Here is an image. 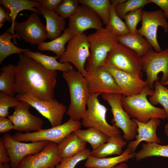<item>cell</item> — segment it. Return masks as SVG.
Listing matches in <instances>:
<instances>
[{"instance_id":"obj_1","label":"cell","mask_w":168,"mask_h":168,"mask_svg":"<svg viewBox=\"0 0 168 168\" xmlns=\"http://www.w3.org/2000/svg\"><path fill=\"white\" fill-rule=\"evenodd\" d=\"M57 76L56 71L47 69L24 53L19 54L15 66L16 93L51 100L54 98Z\"/></svg>"},{"instance_id":"obj_2","label":"cell","mask_w":168,"mask_h":168,"mask_svg":"<svg viewBox=\"0 0 168 168\" xmlns=\"http://www.w3.org/2000/svg\"><path fill=\"white\" fill-rule=\"evenodd\" d=\"M62 76L67 83L70 95V104L66 113L70 119L80 121L86 112L90 94L86 79L74 69L63 72Z\"/></svg>"},{"instance_id":"obj_3","label":"cell","mask_w":168,"mask_h":168,"mask_svg":"<svg viewBox=\"0 0 168 168\" xmlns=\"http://www.w3.org/2000/svg\"><path fill=\"white\" fill-rule=\"evenodd\" d=\"M154 91V90L147 85L138 94L129 96L122 95V106L130 117L144 123L152 118L163 120L166 119L164 109L152 105L147 99V96H152Z\"/></svg>"},{"instance_id":"obj_4","label":"cell","mask_w":168,"mask_h":168,"mask_svg":"<svg viewBox=\"0 0 168 168\" xmlns=\"http://www.w3.org/2000/svg\"><path fill=\"white\" fill-rule=\"evenodd\" d=\"M87 36L90 53L85 65L87 72L101 67L109 53L119 44L117 37L105 28L103 27Z\"/></svg>"},{"instance_id":"obj_5","label":"cell","mask_w":168,"mask_h":168,"mask_svg":"<svg viewBox=\"0 0 168 168\" xmlns=\"http://www.w3.org/2000/svg\"><path fill=\"white\" fill-rule=\"evenodd\" d=\"M99 95L90 94L87 104V109L82 119V125L86 128H96L109 138L120 135V131L117 127L107 122L106 117L108 109L100 103L98 98Z\"/></svg>"},{"instance_id":"obj_6","label":"cell","mask_w":168,"mask_h":168,"mask_svg":"<svg viewBox=\"0 0 168 168\" xmlns=\"http://www.w3.org/2000/svg\"><path fill=\"white\" fill-rule=\"evenodd\" d=\"M82 125L80 121L70 119L65 123L51 128L28 133L17 132L12 137L16 140L21 142L44 141L58 144L70 133L81 129Z\"/></svg>"},{"instance_id":"obj_7","label":"cell","mask_w":168,"mask_h":168,"mask_svg":"<svg viewBox=\"0 0 168 168\" xmlns=\"http://www.w3.org/2000/svg\"><path fill=\"white\" fill-rule=\"evenodd\" d=\"M105 63L142 79L141 58L134 51L119 44L108 54Z\"/></svg>"},{"instance_id":"obj_8","label":"cell","mask_w":168,"mask_h":168,"mask_svg":"<svg viewBox=\"0 0 168 168\" xmlns=\"http://www.w3.org/2000/svg\"><path fill=\"white\" fill-rule=\"evenodd\" d=\"M122 95L120 93H104L102 94L103 100L107 101L111 107V111L114 124L122 131L123 137L126 141L135 139L137 135L138 124L123 108L121 103Z\"/></svg>"},{"instance_id":"obj_9","label":"cell","mask_w":168,"mask_h":168,"mask_svg":"<svg viewBox=\"0 0 168 168\" xmlns=\"http://www.w3.org/2000/svg\"><path fill=\"white\" fill-rule=\"evenodd\" d=\"M90 53L88 36L84 33L74 36L68 42L65 51L58 61L72 63L85 77L87 73L85 65Z\"/></svg>"},{"instance_id":"obj_10","label":"cell","mask_w":168,"mask_h":168,"mask_svg":"<svg viewBox=\"0 0 168 168\" xmlns=\"http://www.w3.org/2000/svg\"><path fill=\"white\" fill-rule=\"evenodd\" d=\"M142 71L146 74L147 85L153 89L155 82L159 79L158 74L162 72L160 82L163 84L168 81V48L159 52L150 50L141 58Z\"/></svg>"},{"instance_id":"obj_11","label":"cell","mask_w":168,"mask_h":168,"mask_svg":"<svg viewBox=\"0 0 168 168\" xmlns=\"http://www.w3.org/2000/svg\"><path fill=\"white\" fill-rule=\"evenodd\" d=\"M16 97L19 101L26 102L35 108L49 120L52 127L62 124L63 116L67 110L64 105L54 98L50 101L44 100L25 94H17Z\"/></svg>"},{"instance_id":"obj_12","label":"cell","mask_w":168,"mask_h":168,"mask_svg":"<svg viewBox=\"0 0 168 168\" xmlns=\"http://www.w3.org/2000/svg\"><path fill=\"white\" fill-rule=\"evenodd\" d=\"M142 26L136 32L146 38L155 51H161L162 49L157 39L158 27H162L166 33H168V22L163 12L161 9L142 10Z\"/></svg>"},{"instance_id":"obj_13","label":"cell","mask_w":168,"mask_h":168,"mask_svg":"<svg viewBox=\"0 0 168 168\" xmlns=\"http://www.w3.org/2000/svg\"><path fill=\"white\" fill-rule=\"evenodd\" d=\"M2 138L10 158L11 168H17L19 163L24 158L39 153L49 142L44 141L24 143L16 140L8 133L4 134Z\"/></svg>"},{"instance_id":"obj_14","label":"cell","mask_w":168,"mask_h":168,"mask_svg":"<svg viewBox=\"0 0 168 168\" xmlns=\"http://www.w3.org/2000/svg\"><path fill=\"white\" fill-rule=\"evenodd\" d=\"M14 29L16 38L31 44L38 45L47 38L45 26L36 12L31 14L23 22L16 21Z\"/></svg>"},{"instance_id":"obj_15","label":"cell","mask_w":168,"mask_h":168,"mask_svg":"<svg viewBox=\"0 0 168 168\" xmlns=\"http://www.w3.org/2000/svg\"><path fill=\"white\" fill-rule=\"evenodd\" d=\"M103 24L100 17L94 11L88 6L81 4L68 18V28L75 36L83 34L88 29L99 30L103 27Z\"/></svg>"},{"instance_id":"obj_16","label":"cell","mask_w":168,"mask_h":168,"mask_svg":"<svg viewBox=\"0 0 168 168\" xmlns=\"http://www.w3.org/2000/svg\"><path fill=\"white\" fill-rule=\"evenodd\" d=\"M62 158L58 152L57 144L49 142L39 153L24 158L17 168H55Z\"/></svg>"},{"instance_id":"obj_17","label":"cell","mask_w":168,"mask_h":168,"mask_svg":"<svg viewBox=\"0 0 168 168\" xmlns=\"http://www.w3.org/2000/svg\"><path fill=\"white\" fill-rule=\"evenodd\" d=\"M32 106L28 103L20 101L14 108V112L8 118L12 122L14 130L26 133L37 132L42 129L44 123L40 117L32 114L29 109Z\"/></svg>"},{"instance_id":"obj_18","label":"cell","mask_w":168,"mask_h":168,"mask_svg":"<svg viewBox=\"0 0 168 168\" xmlns=\"http://www.w3.org/2000/svg\"><path fill=\"white\" fill-rule=\"evenodd\" d=\"M85 77L90 94L99 95L104 93L121 94L112 75L101 67L94 71L87 72Z\"/></svg>"},{"instance_id":"obj_19","label":"cell","mask_w":168,"mask_h":168,"mask_svg":"<svg viewBox=\"0 0 168 168\" xmlns=\"http://www.w3.org/2000/svg\"><path fill=\"white\" fill-rule=\"evenodd\" d=\"M101 67L108 71L114 79L123 96H129L140 93L147 85L146 81L106 63Z\"/></svg>"},{"instance_id":"obj_20","label":"cell","mask_w":168,"mask_h":168,"mask_svg":"<svg viewBox=\"0 0 168 168\" xmlns=\"http://www.w3.org/2000/svg\"><path fill=\"white\" fill-rule=\"evenodd\" d=\"M134 119L138 124V134L135 139L129 141L127 146V148L131 152H135L138 145L143 141L147 143L156 142L159 144L161 142V140L156 133L157 128L161 123L160 119H151L145 123L139 122L135 119Z\"/></svg>"},{"instance_id":"obj_21","label":"cell","mask_w":168,"mask_h":168,"mask_svg":"<svg viewBox=\"0 0 168 168\" xmlns=\"http://www.w3.org/2000/svg\"><path fill=\"white\" fill-rule=\"evenodd\" d=\"M0 3L9 11L12 21L11 26L8 30L9 32L12 33L16 38L14 27L16 19L19 12L24 10H28L40 14L38 9L35 7L38 8L41 7V4L37 0H0Z\"/></svg>"},{"instance_id":"obj_22","label":"cell","mask_w":168,"mask_h":168,"mask_svg":"<svg viewBox=\"0 0 168 168\" xmlns=\"http://www.w3.org/2000/svg\"><path fill=\"white\" fill-rule=\"evenodd\" d=\"M46 21L45 29L47 38L53 40L59 37L65 29L66 21L54 11H50L40 7L37 8Z\"/></svg>"},{"instance_id":"obj_23","label":"cell","mask_w":168,"mask_h":168,"mask_svg":"<svg viewBox=\"0 0 168 168\" xmlns=\"http://www.w3.org/2000/svg\"><path fill=\"white\" fill-rule=\"evenodd\" d=\"M135 153L127 148L122 154L116 156L98 158L90 156L86 159L84 166L86 168H112L133 158Z\"/></svg>"},{"instance_id":"obj_24","label":"cell","mask_w":168,"mask_h":168,"mask_svg":"<svg viewBox=\"0 0 168 168\" xmlns=\"http://www.w3.org/2000/svg\"><path fill=\"white\" fill-rule=\"evenodd\" d=\"M127 142L120 135L109 138L107 142L96 149L92 150L91 156L102 158L113 155H119L123 151V148L126 145Z\"/></svg>"},{"instance_id":"obj_25","label":"cell","mask_w":168,"mask_h":168,"mask_svg":"<svg viewBox=\"0 0 168 168\" xmlns=\"http://www.w3.org/2000/svg\"><path fill=\"white\" fill-rule=\"evenodd\" d=\"M117 40L119 44L133 50L141 58L153 48L146 38L137 32L119 36Z\"/></svg>"},{"instance_id":"obj_26","label":"cell","mask_w":168,"mask_h":168,"mask_svg":"<svg viewBox=\"0 0 168 168\" xmlns=\"http://www.w3.org/2000/svg\"><path fill=\"white\" fill-rule=\"evenodd\" d=\"M58 152L62 157L74 155L86 148L87 142L72 132L57 144Z\"/></svg>"},{"instance_id":"obj_27","label":"cell","mask_w":168,"mask_h":168,"mask_svg":"<svg viewBox=\"0 0 168 168\" xmlns=\"http://www.w3.org/2000/svg\"><path fill=\"white\" fill-rule=\"evenodd\" d=\"M24 54L50 70H58L63 72H67L74 69L73 66L70 63H61L58 61L57 59H59V58L56 56H48L39 52H33L30 50L26 51Z\"/></svg>"},{"instance_id":"obj_28","label":"cell","mask_w":168,"mask_h":168,"mask_svg":"<svg viewBox=\"0 0 168 168\" xmlns=\"http://www.w3.org/2000/svg\"><path fill=\"white\" fill-rule=\"evenodd\" d=\"M68 28L65 29L59 37L48 42H43L38 45V49L42 51H50L55 53L59 58L66 50L65 45L73 37Z\"/></svg>"},{"instance_id":"obj_29","label":"cell","mask_w":168,"mask_h":168,"mask_svg":"<svg viewBox=\"0 0 168 168\" xmlns=\"http://www.w3.org/2000/svg\"><path fill=\"white\" fill-rule=\"evenodd\" d=\"M0 73V91L14 96L15 87V66L9 63L2 67Z\"/></svg>"},{"instance_id":"obj_30","label":"cell","mask_w":168,"mask_h":168,"mask_svg":"<svg viewBox=\"0 0 168 168\" xmlns=\"http://www.w3.org/2000/svg\"><path fill=\"white\" fill-rule=\"evenodd\" d=\"M74 132L80 139L88 142L92 150H95L108 141V136L99 130L93 128L82 130L78 129Z\"/></svg>"},{"instance_id":"obj_31","label":"cell","mask_w":168,"mask_h":168,"mask_svg":"<svg viewBox=\"0 0 168 168\" xmlns=\"http://www.w3.org/2000/svg\"><path fill=\"white\" fill-rule=\"evenodd\" d=\"M12 38H14V44H17L16 38L12 33L9 32L8 29L0 35V64L6 58L12 54H19L30 50L21 48L15 45L11 41Z\"/></svg>"},{"instance_id":"obj_32","label":"cell","mask_w":168,"mask_h":168,"mask_svg":"<svg viewBox=\"0 0 168 168\" xmlns=\"http://www.w3.org/2000/svg\"><path fill=\"white\" fill-rule=\"evenodd\" d=\"M154 156L168 157V145H162L156 142L143 143L141 149L135 153L134 157L139 161Z\"/></svg>"},{"instance_id":"obj_33","label":"cell","mask_w":168,"mask_h":168,"mask_svg":"<svg viewBox=\"0 0 168 168\" xmlns=\"http://www.w3.org/2000/svg\"><path fill=\"white\" fill-rule=\"evenodd\" d=\"M80 4L94 11L100 17L105 26L110 19L111 3L109 0H79Z\"/></svg>"},{"instance_id":"obj_34","label":"cell","mask_w":168,"mask_h":168,"mask_svg":"<svg viewBox=\"0 0 168 168\" xmlns=\"http://www.w3.org/2000/svg\"><path fill=\"white\" fill-rule=\"evenodd\" d=\"M159 80L155 82L153 93L149 97L148 100L154 106L159 104L163 106L168 120V88L162 85Z\"/></svg>"},{"instance_id":"obj_35","label":"cell","mask_w":168,"mask_h":168,"mask_svg":"<svg viewBox=\"0 0 168 168\" xmlns=\"http://www.w3.org/2000/svg\"><path fill=\"white\" fill-rule=\"evenodd\" d=\"M115 7L111 4L110 19L105 28L117 37L130 34L125 23L116 14Z\"/></svg>"},{"instance_id":"obj_36","label":"cell","mask_w":168,"mask_h":168,"mask_svg":"<svg viewBox=\"0 0 168 168\" xmlns=\"http://www.w3.org/2000/svg\"><path fill=\"white\" fill-rule=\"evenodd\" d=\"M150 3L149 0H126L124 2L115 6V10L118 16L123 20L128 12L143 8Z\"/></svg>"},{"instance_id":"obj_37","label":"cell","mask_w":168,"mask_h":168,"mask_svg":"<svg viewBox=\"0 0 168 168\" xmlns=\"http://www.w3.org/2000/svg\"><path fill=\"white\" fill-rule=\"evenodd\" d=\"M91 152L86 148L74 155L62 158L61 162L55 168H75L78 163L90 156Z\"/></svg>"},{"instance_id":"obj_38","label":"cell","mask_w":168,"mask_h":168,"mask_svg":"<svg viewBox=\"0 0 168 168\" xmlns=\"http://www.w3.org/2000/svg\"><path fill=\"white\" fill-rule=\"evenodd\" d=\"M80 3L79 0H63L55 12L64 19L69 18L77 11Z\"/></svg>"},{"instance_id":"obj_39","label":"cell","mask_w":168,"mask_h":168,"mask_svg":"<svg viewBox=\"0 0 168 168\" xmlns=\"http://www.w3.org/2000/svg\"><path fill=\"white\" fill-rule=\"evenodd\" d=\"M19 102L16 96L0 91V117L8 116L9 114V108H14L18 104Z\"/></svg>"},{"instance_id":"obj_40","label":"cell","mask_w":168,"mask_h":168,"mask_svg":"<svg viewBox=\"0 0 168 168\" xmlns=\"http://www.w3.org/2000/svg\"><path fill=\"white\" fill-rule=\"evenodd\" d=\"M142 10V8L133 10L128 13L124 17L126 26L132 35L136 33L137 25L141 21Z\"/></svg>"},{"instance_id":"obj_41","label":"cell","mask_w":168,"mask_h":168,"mask_svg":"<svg viewBox=\"0 0 168 168\" xmlns=\"http://www.w3.org/2000/svg\"><path fill=\"white\" fill-rule=\"evenodd\" d=\"M12 129H14V126L12 121L6 117H0V133H6Z\"/></svg>"},{"instance_id":"obj_42","label":"cell","mask_w":168,"mask_h":168,"mask_svg":"<svg viewBox=\"0 0 168 168\" xmlns=\"http://www.w3.org/2000/svg\"><path fill=\"white\" fill-rule=\"evenodd\" d=\"M41 4V7L50 11H55L56 9L61 3L62 0H38Z\"/></svg>"},{"instance_id":"obj_43","label":"cell","mask_w":168,"mask_h":168,"mask_svg":"<svg viewBox=\"0 0 168 168\" xmlns=\"http://www.w3.org/2000/svg\"><path fill=\"white\" fill-rule=\"evenodd\" d=\"M10 162L9 156L1 137L0 138V164Z\"/></svg>"},{"instance_id":"obj_44","label":"cell","mask_w":168,"mask_h":168,"mask_svg":"<svg viewBox=\"0 0 168 168\" xmlns=\"http://www.w3.org/2000/svg\"><path fill=\"white\" fill-rule=\"evenodd\" d=\"M150 3H154L162 11L166 18L168 19V0H149Z\"/></svg>"},{"instance_id":"obj_45","label":"cell","mask_w":168,"mask_h":168,"mask_svg":"<svg viewBox=\"0 0 168 168\" xmlns=\"http://www.w3.org/2000/svg\"><path fill=\"white\" fill-rule=\"evenodd\" d=\"M12 18L10 16V12L6 11L1 6L0 7V28L2 26L5 21L12 22Z\"/></svg>"},{"instance_id":"obj_46","label":"cell","mask_w":168,"mask_h":168,"mask_svg":"<svg viewBox=\"0 0 168 168\" xmlns=\"http://www.w3.org/2000/svg\"><path fill=\"white\" fill-rule=\"evenodd\" d=\"M126 0H111L110 1L111 4L116 6L118 4L123 3Z\"/></svg>"},{"instance_id":"obj_47","label":"cell","mask_w":168,"mask_h":168,"mask_svg":"<svg viewBox=\"0 0 168 168\" xmlns=\"http://www.w3.org/2000/svg\"><path fill=\"white\" fill-rule=\"evenodd\" d=\"M112 168H128V167L127 163L122 162Z\"/></svg>"},{"instance_id":"obj_48","label":"cell","mask_w":168,"mask_h":168,"mask_svg":"<svg viewBox=\"0 0 168 168\" xmlns=\"http://www.w3.org/2000/svg\"><path fill=\"white\" fill-rule=\"evenodd\" d=\"M0 168H11L9 163H5L0 164Z\"/></svg>"},{"instance_id":"obj_49","label":"cell","mask_w":168,"mask_h":168,"mask_svg":"<svg viewBox=\"0 0 168 168\" xmlns=\"http://www.w3.org/2000/svg\"><path fill=\"white\" fill-rule=\"evenodd\" d=\"M164 131L165 134L168 137V123H167L164 126Z\"/></svg>"},{"instance_id":"obj_50","label":"cell","mask_w":168,"mask_h":168,"mask_svg":"<svg viewBox=\"0 0 168 168\" xmlns=\"http://www.w3.org/2000/svg\"><path fill=\"white\" fill-rule=\"evenodd\" d=\"M164 86H168V81L164 83L163 85Z\"/></svg>"}]
</instances>
